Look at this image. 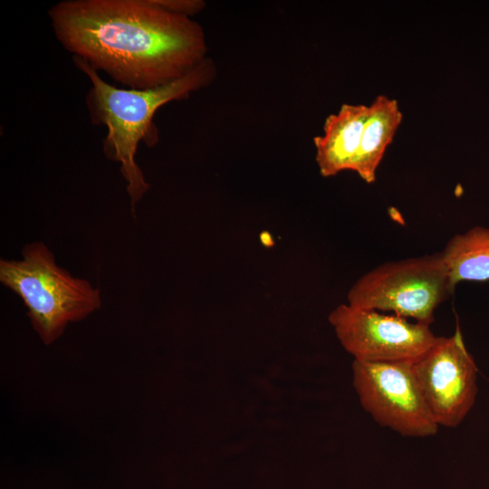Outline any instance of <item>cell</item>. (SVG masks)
<instances>
[{
  "instance_id": "1",
  "label": "cell",
  "mask_w": 489,
  "mask_h": 489,
  "mask_svg": "<svg viewBox=\"0 0 489 489\" xmlns=\"http://www.w3.org/2000/svg\"><path fill=\"white\" fill-rule=\"evenodd\" d=\"M49 16L74 57L129 89L170 83L208 57L202 26L152 0H66Z\"/></svg>"
},
{
  "instance_id": "2",
  "label": "cell",
  "mask_w": 489,
  "mask_h": 489,
  "mask_svg": "<svg viewBox=\"0 0 489 489\" xmlns=\"http://www.w3.org/2000/svg\"><path fill=\"white\" fill-rule=\"evenodd\" d=\"M73 61L91 82L86 98L90 116L94 123L107 128L103 151L106 158L120 165L134 212L136 205L149 189L135 158L141 140L149 146L157 142L158 134L152 122L154 115L165 104L187 99L210 84L216 76V63L207 57L187 74L170 83L135 90L110 85L83 60L73 56Z\"/></svg>"
},
{
  "instance_id": "3",
  "label": "cell",
  "mask_w": 489,
  "mask_h": 489,
  "mask_svg": "<svg viewBox=\"0 0 489 489\" xmlns=\"http://www.w3.org/2000/svg\"><path fill=\"white\" fill-rule=\"evenodd\" d=\"M0 282L21 298L33 329L45 345L56 341L69 323L101 306L100 289L59 266L43 242L25 244L21 259H1Z\"/></svg>"
},
{
  "instance_id": "4",
  "label": "cell",
  "mask_w": 489,
  "mask_h": 489,
  "mask_svg": "<svg viewBox=\"0 0 489 489\" xmlns=\"http://www.w3.org/2000/svg\"><path fill=\"white\" fill-rule=\"evenodd\" d=\"M453 292L442 253H436L379 265L350 288L348 304L429 325L436 308Z\"/></svg>"
},
{
  "instance_id": "5",
  "label": "cell",
  "mask_w": 489,
  "mask_h": 489,
  "mask_svg": "<svg viewBox=\"0 0 489 489\" xmlns=\"http://www.w3.org/2000/svg\"><path fill=\"white\" fill-rule=\"evenodd\" d=\"M352 373L361 406L381 427L411 437L437 432L439 426L424 398L413 361L354 360Z\"/></svg>"
},
{
  "instance_id": "6",
  "label": "cell",
  "mask_w": 489,
  "mask_h": 489,
  "mask_svg": "<svg viewBox=\"0 0 489 489\" xmlns=\"http://www.w3.org/2000/svg\"><path fill=\"white\" fill-rule=\"evenodd\" d=\"M413 369L437 425L456 427L474 407L478 393V369L459 328L450 337H436L413 361Z\"/></svg>"
},
{
  "instance_id": "7",
  "label": "cell",
  "mask_w": 489,
  "mask_h": 489,
  "mask_svg": "<svg viewBox=\"0 0 489 489\" xmlns=\"http://www.w3.org/2000/svg\"><path fill=\"white\" fill-rule=\"evenodd\" d=\"M329 321L343 348L363 362L415 361L436 339L429 325L350 304L335 308Z\"/></svg>"
},
{
  "instance_id": "8",
  "label": "cell",
  "mask_w": 489,
  "mask_h": 489,
  "mask_svg": "<svg viewBox=\"0 0 489 489\" xmlns=\"http://www.w3.org/2000/svg\"><path fill=\"white\" fill-rule=\"evenodd\" d=\"M369 106L344 103L324 121L323 133L314 137L315 159L322 177L350 170L359 150Z\"/></svg>"
},
{
  "instance_id": "9",
  "label": "cell",
  "mask_w": 489,
  "mask_h": 489,
  "mask_svg": "<svg viewBox=\"0 0 489 489\" xmlns=\"http://www.w3.org/2000/svg\"><path fill=\"white\" fill-rule=\"evenodd\" d=\"M401 120L402 112L395 99L380 94L369 105L360 144L350 169L367 183L375 181L377 168Z\"/></svg>"
},
{
  "instance_id": "10",
  "label": "cell",
  "mask_w": 489,
  "mask_h": 489,
  "mask_svg": "<svg viewBox=\"0 0 489 489\" xmlns=\"http://www.w3.org/2000/svg\"><path fill=\"white\" fill-rule=\"evenodd\" d=\"M441 253L453 291L461 281H489V227L454 235Z\"/></svg>"
},
{
  "instance_id": "11",
  "label": "cell",
  "mask_w": 489,
  "mask_h": 489,
  "mask_svg": "<svg viewBox=\"0 0 489 489\" xmlns=\"http://www.w3.org/2000/svg\"><path fill=\"white\" fill-rule=\"evenodd\" d=\"M158 7L187 16L194 15L203 10L206 3L202 0H152Z\"/></svg>"
}]
</instances>
